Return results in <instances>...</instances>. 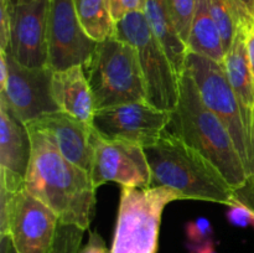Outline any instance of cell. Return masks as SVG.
<instances>
[{
	"instance_id": "obj_29",
	"label": "cell",
	"mask_w": 254,
	"mask_h": 253,
	"mask_svg": "<svg viewBox=\"0 0 254 253\" xmlns=\"http://www.w3.org/2000/svg\"><path fill=\"white\" fill-rule=\"evenodd\" d=\"M78 253H112V252L107 248L103 237H102L97 231H91V232H89L88 242H87L83 247H81V250L78 251Z\"/></svg>"
},
{
	"instance_id": "obj_1",
	"label": "cell",
	"mask_w": 254,
	"mask_h": 253,
	"mask_svg": "<svg viewBox=\"0 0 254 253\" xmlns=\"http://www.w3.org/2000/svg\"><path fill=\"white\" fill-rule=\"evenodd\" d=\"M29 131L32 151L25 178L26 189L56 213L61 225L89 230L97 201L89 173L67 160L44 133Z\"/></svg>"
},
{
	"instance_id": "obj_17",
	"label": "cell",
	"mask_w": 254,
	"mask_h": 253,
	"mask_svg": "<svg viewBox=\"0 0 254 253\" xmlns=\"http://www.w3.org/2000/svg\"><path fill=\"white\" fill-rule=\"evenodd\" d=\"M248 29L238 27L232 46L226 52L223 67L226 74L240 102L243 122L248 134L254 139V77L248 63L246 50V31Z\"/></svg>"
},
{
	"instance_id": "obj_27",
	"label": "cell",
	"mask_w": 254,
	"mask_h": 253,
	"mask_svg": "<svg viewBox=\"0 0 254 253\" xmlns=\"http://www.w3.org/2000/svg\"><path fill=\"white\" fill-rule=\"evenodd\" d=\"M227 220L236 227L254 228V212L240 202H235L230 206L227 211Z\"/></svg>"
},
{
	"instance_id": "obj_11",
	"label": "cell",
	"mask_w": 254,
	"mask_h": 253,
	"mask_svg": "<svg viewBox=\"0 0 254 253\" xmlns=\"http://www.w3.org/2000/svg\"><path fill=\"white\" fill-rule=\"evenodd\" d=\"M7 67L6 86L0 91V99L17 118L29 123L44 114L60 111L52 96L54 71L50 67H26L9 54Z\"/></svg>"
},
{
	"instance_id": "obj_6",
	"label": "cell",
	"mask_w": 254,
	"mask_h": 253,
	"mask_svg": "<svg viewBox=\"0 0 254 253\" xmlns=\"http://www.w3.org/2000/svg\"><path fill=\"white\" fill-rule=\"evenodd\" d=\"M114 37L129 42L138 51L149 103L161 111H175L180 94L181 74L174 68L145 14L133 12L116 22Z\"/></svg>"
},
{
	"instance_id": "obj_31",
	"label": "cell",
	"mask_w": 254,
	"mask_h": 253,
	"mask_svg": "<svg viewBox=\"0 0 254 253\" xmlns=\"http://www.w3.org/2000/svg\"><path fill=\"white\" fill-rule=\"evenodd\" d=\"M189 253H217L215 247V241H207L205 243H200V245H193V243H188Z\"/></svg>"
},
{
	"instance_id": "obj_15",
	"label": "cell",
	"mask_w": 254,
	"mask_h": 253,
	"mask_svg": "<svg viewBox=\"0 0 254 253\" xmlns=\"http://www.w3.org/2000/svg\"><path fill=\"white\" fill-rule=\"evenodd\" d=\"M52 96L60 111L92 124L96 107L83 66L54 71Z\"/></svg>"
},
{
	"instance_id": "obj_30",
	"label": "cell",
	"mask_w": 254,
	"mask_h": 253,
	"mask_svg": "<svg viewBox=\"0 0 254 253\" xmlns=\"http://www.w3.org/2000/svg\"><path fill=\"white\" fill-rule=\"evenodd\" d=\"M246 50H247L248 63L254 77V29L251 27L246 31Z\"/></svg>"
},
{
	"instance_id": "obj_3",
	"label": "cell",
	"mask_w": 254,
	"mask_h": 253,
	"mask_svg": "<svg viewBox=\"0 0 254 253\" xmlns=\"http://www.w3.org/2000/svg\"><path fill=\"white\" fill-rule=\"evenodd\" d=\"M165 130L200 151L222 173L233 189L246 181L247 173L232 136L218 117L205 106L186 68L180 76L178 106L170 113Z\"/></svg>"
},
{
	"instance_id": "obj_33",
	"label": "cell",
	"mask_w": 254,
	"mask_h": 253,
	"mask_svg": "<svg viewBox=\"0 0 254 253\" xmlns=\"http://www.w3.org/2000/svg\"><path fill=\"white\" fill-rule=\"evenodd\" d=\"M0 253H19L12 245L9 235L0 236Z\"/></svg>"
},
{
	"instance_id": "obj_7",
	"label": "cell",
	"mask_w": 254,
	"mask_h": 253,
	"mask_svg": "<svg viewBox=\"0 0 254 253\" xmlns=\"http://www.w3.org/2000/svg\"><path fill=\"white\" fill-rule=\"evenodd\" d=\"M185 68L192 76L201 99L218 117L232 136L247 176L254 174V139L243 122L240 102L226 74L223 63L189 52Z\"/></svg>"
},
{
	"instance_id": "obj_5",
	"label": "cell",
	"mask_w": 254,
	"mask_h": 253,
	"mask_svg": "<svg viewBox=\"0 0 254 253\" xmlns=\"http://www.w3.org/2000/svg\"><path fill=\"white\" fill-rule=\"evenodd\" d=\"M181 200L166 188H122L112 253H156L164 208Z\"/></svg>"
},
{
	"instance_id": "obj_23",
	"label": "cell",
	"mask_w": 254,
	"mask_h": 253,
	"mask_svg": "<svg viewBox=\"0 0 254 253\" xmlns=\"http://www.w3.org/2000/svg\"><path fill=\"white\" fill-rule=\"evenodd\" d=\"M84 230L73 225H61L56 230L54 242L47 253H78Z\"/></svg>"
},
{
	"instance_id": "obj_20",
	"label": "cell",
	"mask_w": 254,
	"mask_h": 253,
	"mask_svg": "<svg viewBox=\"0 0 254 253\" xmlns=\"http://www.w3.org/2000/svg\"><path fill=\"white\" fill-rule=\"evenodd\" d=\"M76 14L84 32L96 42L114 37L116 22L109 12L108 0H73Z\"/></svg>"
},
{
	"instance_id": "obj_10",
	"label": "cell",
	"mask_w": 254,
	"mask_h": 253,
	"mask_svg": "<svg viewBox=\"0 0 254 253\" xmlns=\"http://www.w3.org/2000/svg\"><path fill=\"white\" fill-rule=\"evenodd\" d=\"M170 113L149 102H134L97 109L92 126L103 138L130 141L144 148L160 138L170 121Z\"/></svg>"
},
{
	"instance_id": "obj_4",
	"label": "cell",
	"mask_w": 254,
	"mask_h": 253,
	"mask_svg": "<svg viewBox=\"0 0 254 253\" xmlns=\"http://www.w3.org/2000/svg\"><path fill=\"white\" fill-rule=\"evenodd\" d=\"M83 68L96 111L119 104L148 102L138 51L129 42L117 37L98 42Z\"/></svg>"
},
{
	"instance_id": "obj_12",
	"label": "cell",
	"mask_w": 254,
	"mask_h": 253,
	"mask_svg": "<svg viewBox=\"0 0 254 253\" xmlns=\"http://www.w3.org/2000/svg\"><path fill=\"white\" fill-rule=\"evenodd\" d=\"M49 67L52 71L88 62L97 44L84 32L73 0H50L47 12Z\"/></svg>"
},
{
	"instance_id": "obj_19",
	"label": "cell",
	"mask_w": 254,
	"mask_h": 253,
	"mask_svg": "<svg viewBox=\"0 0 254 253\" xmlns=\"http://www.w3.org/2000/svg\"><path fill=\"white\" fill-rule=\"evenodd\" d=\"M186 46L189 52L201 55L220 63L225 61L226 51L222 37L211 16L207 0H197Z\"/></svg>"
},
{
	"instance_id": "obj_21",
	"label": "cell",
	"mask_w": 254,
	"mask_h": 253,
	"mask_svg": "<svg viewBox=\"0 0 254 253\" xmlns=\"http://www.w3.org/2000/svg\"><path fill=\"white\" fill-rule=\"evenodd\" d=\"M211 16L222 37L223 49L227 52L238 31V22L228 0H207Z\"/></svg>"
},
{
	"instance_id": "obj_26",
	"label": "cell",
	"mask_w": 254,
	"mask_h": 253,
	"mask_svg": "<svg viewBox=\"0 0 254 253\" xmlns=\"http://www.w3.org/2000/svg\"><path fill=\"white\" fill-rule=\"evenodd\" d=\"M232 6L238 26L251 29L254 22V0H228Z\"/></svg>"
},
{
	"instance_id": "obj_24",
	"label": "cell",
	"mask_w": 254,
	"mask_h": 253,
	"mask_svg": "<svg viewBox=\"0 0 254 253\" xmlns=\"http://www.w3.org/2000/svg\"><path fill=\"white\" fill-rule=\"evenodd\" d=\"M185 233L188 243L193 245H200L213 240V227L205 217H198L186 223Z\"/></svg>"
},
{
	"instance_id": "obj_25",
	"label": "cell",
	"mask_w": 254,
	"mask_h": 253,
	"mask_svg": "<svg viewBox=\"0 0 254 253\" xmlns=\"http://www.w3.org/2000/svg\"><path fill=\"white\" fill-rule=\"evenodd\" d=\"M108 7L113 21L118 22L127 15L145 11L146 0H108Z\"/></svg>"
},
{
	"instance_id": "obj_18",
	"label": "cell",
	"mask_w": 254,
	"mask_h": 253,
	"mask_svg": "<svg viewBox=\"0 0 254 253\" xmlns=\"http://www.w3.org/2000/svg\"><path fill=\"white\" fill-rule=\"evenodd\" d=\"M144 14L153 32L165 49L174 68L179 74H181L185 69L189 50L185 41L181 39L178 30L175 29V25L166 7L165 0H146Z\"/></svg>"
},
{
	"instance_id": "obj_22",
	"label": "cell",
	"mask_w": 254,
	"mask_h": 253,
	"mask_svg": "<svg viewBox=\"0 0 254 253\" xmlns=\"http://www.w3.org/2000/svg\"><path fill=\"white\" fill-rule=\"evenodd\" d=\"M165 2L175 29L186 44L196 11L197 0H165Z\"/></svg>"
},
{
	"instance_id": "obj_8",
	"label": "cell",
	"mask_w": 254,
	"mask_h": 253,
	"mask_svg": "<svg viewBox=\"0 0 254 253\" xmlns=\"http://www.w3.org/2000/svg\"><path fill=\"white\" fill-rule=\"evenodd\" d=\"M56 213L26 186L10 192L0 188V236L9 235L19 253H47L59 227Z\"/></svg>"
},
{
	"instance_id": "obj_16",
	"label": "cell",
	"mask_w": 254,
	"mask_h": 253,
	"mask_svg": "<svg viewBox=\"0 0 254 253\" xmlns=\"http://www.w3.org/2000/svg\"><path fill=\"white\" fill-rule=\"evenodd\" d=\"M31 151V136L26 123L0 99V168L25 179Z\"/></svg>"
},
{
	"instance_id": "obj_34",
	"label": "cell",
	"mask_w": 254,
	"mask_h": 253,
	"mask_svg": "<svg viewBox=\"0 0 254 253\" xmlns=\"http://www.w3.org/2000/svg\"><path fill=\"white\" fill-rule=\"evenodd\" d=\"M31 1V0H10V4L15 5V4H22V2H27Z\"/></svg>"
},
{
	"instance_id": "obj_28",
	"label": "cell",
	"mask_w": 254,
	"mask_h": 253,
	"mask_svg": "<svg viewBox=\"0 0 254 253\" xmlns=\"http://www.w3.org/2000/svg\"><path fill=\"white\" fill-rule=\"evenodd\" d=\"M253 133H254V118H253ZM233 197L236 202L242 203L247 208L254 212V174L247 176L245 183L237 189H233Z\"/></svg>"
},
{
	"instance_id": "obj_14",
	"label": "cell",
	"mask_w": 254,
	"mask_h": 253,
	"mask_svg": "<svg viewBox=\"0 0 254 253\" xmlns=\"http://www.w3.org/2000/svg\"><path fill=\"white\" fill-rule=\"evenodd\" d=\"M51 139L60 153L68 161L86 171H91L93 146V126L62 111L51 112L26 123Z\"/></svg>"
},
{
	"instance_id": "obj_13",
	"label": "cell",
	"mask_w": 254,
	"mask_h": 253,
	"mask_svg": "<svg viewBox=\"0 0 254 253\" xmlns=\"http://www.w3.org/2000/svg\"><path fill=\"white\" fill-rule=\"evenodd\" d=\"M50 0L11 5L10 41L6 52L26 67H49L47 12Z\"/></svg>"
},
{
	"instance_id": "obj_9",
	"label": "cell",
	"mask_w": 254,
	"mask_h": 253,
	"mask_svg": "<svg viewBox=\"0 0 254 253\" xmlns=\"http://www.w3.org/2000/svg\"><path fill=\"white\" fill-rule=\"evenodd\" d=\"M92 146L89 175L96 189L109 181L119 184L122 188L150 186V166L143 146L130 141L109 140L96 130L92 135Z\"/></svg>"
},
{
	"instance_id": "obj_32",
	"label": "cell",
	"mask_w": 254,
	"mask_h": 253,
	"mask_svg": "<svg viewBox=\"0 0 254 253\" xmlns=\"http://www.w3.org/2000/svg\"><path fill=\"white\" fill-rule=\"evenodd\" d=\"M7 73H9L7 54L5 50H0V91H2L5 88V86H6Z\"/></svg>"
},
{
	"instance_id": "obj_2",
	"label": "cell",
	"mask_w": 254,
	"mask_h": 253,
	"mask_svg": "<svg viewBox=\"0 0 254 253\" xmlns=\"http://www.w3.org/2000/svg\"><path fill=\"white\" fill-rule=\"evenodd\" d=\"M150 166L149 188L176 191L181 200H200L232 206L233 188L220 170L183 139L164 130L160 138L144 146Z\"/></svg>"
},
{
	"instance_id": "obj_35",
	"label": "cell",
	"mask_w": 254,
	"mask_h": 253,
	"mask_svg": "<svg viewBox=\"0 0 254 253\" xmlns=\"http://www.w3.org/2000/svg\"><path fill=\"white\" fill-rule=\"evenodd\" d=\"M252 27H253V29H254V22H253V26H252Z\"/></svg>"
}]
</instances>
